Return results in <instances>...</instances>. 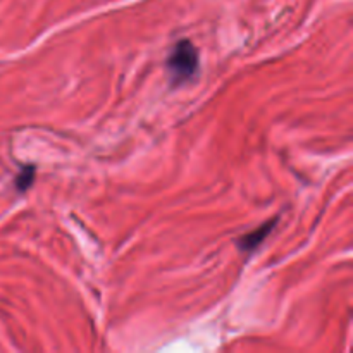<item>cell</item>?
<instances>
[{"mask_svg":"<svg viewBox=\"0 0 353 353\" xmlns=\"http://www.w3.org/2000/svg\"><path fill=\"white\" fill-rule=\"evenodd\" d=\"M165 65L172 85H183L199 72V50L190 40H179L172 47Z\"/></svg>","mask_w":353,"mask_h":353,"instance_id":"1","label":"cell"},{"mask_svg":"<svg viewBox=\"0 0 353 353\" xmlns=\"http://www.w3.org/2000/svg\"><path fill=\"white\" fill-rule=\"evenodd\" d=\"M278 217L272 221H268V223L262 224L261 228H257L255 231H252V233H247L243 234V236L238 240V247L241 248L243 252H252L255 250V248L259 247V245L262 243V241L265 240V238L269 236V234L272 233V230H274V226L278 224Z\"/></svg>","mask_w":353,"mask_h":353,"instance_id":"2","label":"cell"},{"mask_svg":"<svg viewBox=\"0 0 353 353\" xmlns=\"http://www.w3.org/2000/svg\"><path fill=\"white\" fill-rule=\"evenodd\" d=\"M34 183V168L33 165H26V168L21 169L19 174L14 179V185H16L17 192H26L31 185Z\"/></svg>","mask_w":353,"mask_h":353,"instance_id":"3","label":"cell"}]
</instances>
